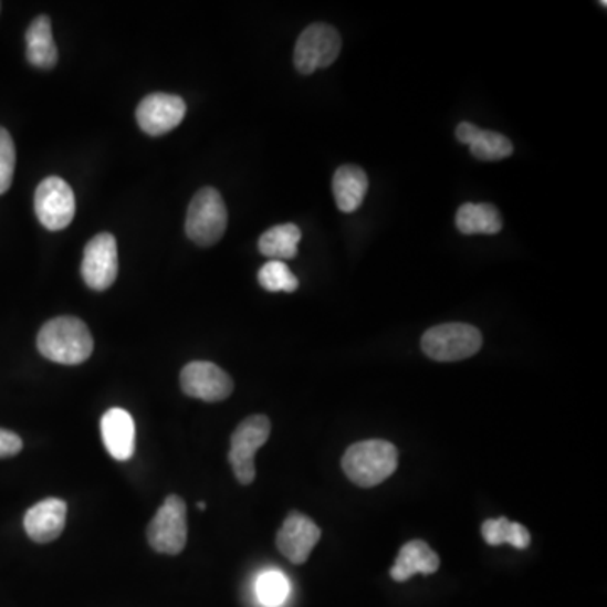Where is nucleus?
<instances>
[{
    "mask_svg": "<svg viewBox=\"0 0 607 607\" xmlns=\"http://www.w3.org/2000/svg\"><path fill=\"white\" fill-rule=\"evenodd\" d=\"M38 349L50 362L82 365L92 356L93 336L79 317H54L41 327Z\"/></svg>",
    "mask_w": 607,
    "mask_h": 607,
    "instance_id": "obj_1",
    "label": "nucleus"
},
{
    "mask_svg": "<svg viewBox=\"0 0 607 607\" xmlns=\"http://www.w3.org/2000/svg\"><path fill=\"white\" fill-rule=\"evenodd\" d=\"M342 465L356 486H378L397 471L398 451L391 442L381 439L356 442L343 456Z\"/></svg>",
    "mask_w": 607,
    "mask_h": 607,
    "instance_id": "obj_2",
    "label": "nucleus"
},
{
    "mask_svg": "<svg viewBox=\"0 0 607 607\" xmlns=\"http://www.w3.org/2000/svg\"><path fill=\"white\" fill-rule=\"evenodd\" d=\"M422 352L433 362L451 363L471 358L483 346L480 329L464 323L430 327L422 336Z\"/></svg>",
    "mask_w": 607,
    "mask_h": 607,
    "instance_id": "obj_3",
    "label": "nucleus"
},
{
    "mask_svg": "<svg viewBox=\"0 0 607 607\" xmlns=\"http://www.w3.org/2000/svg\"><path fill=\"white\" fill-rule=\"evenodd\" d=\"M228 224L223 198L214 188H202L189 202L186 234L199 247L220 242Z\"/></svg>",
    "mask_w": 607,
    "mask_h": 607,
    "instance_id": "obj_4",
    "label": "nucleus"
},
{
    "mask_svg": "<svg viewBox=\"0 0 607 607\" xmlns=\"http://www.w3.org/2000/svg\"><path fill=\"white\" fill-rule=\"evenodd\" d=\"M270 423L269 417L250 416L231 433V449L228 454L231 469L240 484H252L257 477L255 454L260 448L269 441Z\"/></svg>",
    "mask_w": 607,
    "mask_h": 607,
    "instance_id": "obj_5",
    "label": "nucleus"
},
{
    "mask_svg": "<svg viewBox=\"0 0 607 607\" xmlns=\"http://www.w3.org/2000/svg\"><path fill=\"white\" fill-rule=\"evenodd\" d=\"M343 41L333 25L316 22L302 31L295 43L294 64L301 75L331 66L342 53Z\"/></svg>",
    "mask_w": 607,
    "mask_h": 607,
    "instance_id": "obj_6",
    "label": "nucleus"
},
{
    "mask_svg": "<svg viewBox=\"0 0 607 607\" xmlns=\"http://www.w3.org/2000/svg\"><path fill=\"white\" fill-rule=\"evenodd\" d=\"M150 547L159 554L178 555L185 551L188 542V519L186 503L171 494L164 501L159 512L150 520L147 528Z\"/></svg>",
    "mask_w": 607,
    "mask_h": 607,
    "instance_id": "obj_7",
    "label": "nucleus"
},
{
    "mask_svg": "<svg viewBox=\"0 0 607 607\" xmlns=\"http://www.w3.org/2000/svg\"><path fill=\"white\" fill-rule=\"evenodd\" d=\"M34 210L44 228L50 231L64 230L75 218V192L64 179L51 176L38 186Z\"/></svg>",
    "mask_w": 607,
    "mask_h": 607,
    "instance_id": "obj_8",
    "label": "nucleus"
},
{
    "mask_svg": "<svg viewBox=\"0 0 607 607\" xmlns=\"http://www.w3.org/2000/svg\"><path fill=\"white\" fill-rule=\"evenodd\" d=\"M82 275L93 291H107L118 275L117 240L114 234L100 233L90 240L83 252Z\"/></svg>",
    "mask_w": 607,
    "mask_h": 607,
    "instance_id": "obj_9",
    "label": "nucleus"
},
{
    "mask_svg": "<svg viewBox=\"0 0 607 607\" xmlns=\"http://www.w3.org/2000/svg\"><path fill=\"white\" fill-rule=\"evenodd\" d=\"M181 388L188 397L221 401L233 394V380L214 363L192 362L182 368Z\"/></svg>",
    "mask_w": 607,
    "mask_h": 607,
    "instance_id": "obj_10",
    "label": "nucleus"
},
{
    "mask_svg": "<svg viewBox=\"0 0 607 607\" xmlns=\"http://www.w3.org/2000/svg\"><path fill=\"white\" fill-rule=\"evenodd\" d=\"M185 115V100L169 93H153L146 96L137 107V122L140 128L154 137L178 127Z\"/></svg>",
    "mask_w": 607,
    "mask_h": 607,
    "instance_id": "obj_11",
    "label": "nucleus"
},
{
    "mask_svg": "<svg viewBox=\"0 0 607 607\" xmlns=\"http://www.w3.org/2000/svg\"><path fill=\"white\" fill-rule=\"evenodd\" d=\"M321 540V528L302 513H291L278 533V548L292 564H304Z\"/></svg>",
    "mask_w": 607,
    "mask_h": 607,
    "instance_id": "obj_12",
    "label": "nucleus"
},
{
    "mask_svg": "<svg viewBox=\"0 0 607 607\" xmlns=\"http://www.w3.org/2000/svg\"><path fill=\"white\" fill-rule=\"evenodd\" d=\"M66 513L67 504L60 498L40 501L25 513V533L36 544H50L63 533Z\"/></svg>",
    "mask_w": 607,
    "mask_h": 607,
    "instance_id": "obj_13",
    "label": "nucleus"
},
{
    "mask_svg": "<svg viewBox=\"0 0 607 607\" xmlns=\"http://www.w3.org/2000/svg\"><path fill=\"white\" fill-rule=\"evenodd\" d=\"M456 137L459 143L469 146L472 156L486 163L503 160L513 154L512 140L500 132L483 130L477 125L462 122L456 128Z\"/></svg>",
    "mask_w": 607,
    "mask_h": 607,
    "instance_id": "obj_14",
    "label": "nucleus"
},
{
    "mask_svg": "<svg viewBox=\"0 0 607 607\" xmlns=\"http://www.w3.org/2000/svg\"><path fill=\"white\" fill-rule=\"evenodd\" d=\"M102 437L115 461H128L135 452V423L124 409H111L102 417Z\"/></svg>",
    "mask_w": 607,
    "mask_h": 607,
    "instance_id": "obj_15",
    "label": "nucleus"
},
{
    "mask_svg": "<svg viewBox=\"0 0 607 607\" xmlns=\"http://www.w3.org/2000/svg\"><path fill=\"white\" fill-rule=\"evenodd\" d=\"M441 567V558L422 540H412L398 552L390 576L395 583H405L416 574L430 576Z\"/></svg>",
    "mask_w": 607,
    "mask_h": 607,
    "instance_id": "obj_16",
    "label": "nucleus"
},
{
    "mask_svg": "<svg viewBox=\"0 0 607 607\" xmlns=\"http://www.w3.org/2000/svg\"><path fill=\"white\" fill-rule=\"evenodd\" d=\"M368 176L358 166H342L334 172L333 192L337 208L343 213H353L362 207L368 192Z\"/></svg>",
    "mask_w": 607,
    "mask_h": 607,
    "instance_id": "obj_17",
    "label": "nucleus"
},
{
    "mask_svg": "<svg viewBox=\"0 0 607 607\" xmlns=\"http://www.w3.org/2000/svg\"><path fill=\"white\" fill-rule=\"evenodd\" d=\"M25 54L32 66L51 70L57 63V48L54 44L53 28L48 15L34 19L25 32Z\"/></svg>",
    "mask_w": 607,
    "mask_h": 607,
    "instance_id": "obj_18",
    "label": "nucleus"
},
{
    "mask_svg": "<svg viewBox=\"0 0 607 607\" xmlns=\"http://www.w3.org/2000/svg\"><path fill=\"white\" fill-rule=\"evenodd\" d=\"M456 227L462 234H496L503 230V218L493 205L465 202L456 214Z\"/></svg>",
    "mask_w": 607,
    "mask_h": 607,
    "instance_id": "obj_19",
    "label": "nucleus"
},
{
    "mask_svg": "<svg viewBox=\"0 0 607 607\" xmlns=\"http://www.w3.org/2000/svg\"><path fill=\"white\" fill-rule=\"evenodd\" d=\"M301 237V228L297 224L285 223L272 227L260 237V253L266 259L279 260V262L294 259L297 255Z\"/></svg>",
    "mask_w": 607,
    "mask_h": 607,
    "instance_id": "obj_20",
    "label": "nucleus"
},
{
    "mask_svg": "<svg viewBox=\"0 0 607 607\" xmlns=\"http://www.w3.org/2000/svg\"><path fill=\"white\" fill-rule=\"evenodd\" d=\"M481 533H483L484 542L488 545H493V547L510 544L515 548H520V551H525V548H528L530 542H532L528 530L522 523L510 522L504 516L486 520L483 523Z\"/></svg>",
    "mask_w": 607,
    "mask_h": 607,
    "instance_id": "obj_21",
    "label": "nucleus"
},
{
    "mask_svg": "<svg viewBox=\"0 0 607 607\" xmlns=\"http://www.w3.org/2000/svg\"><path fill=\"white\" fill-rule=\"evenodd\" d=\"M259 284L269 292H295L299 287L297 278L292 274L287 263L269 260L259 270Z\"/></svg>",
    "mask_w": 607,
    "mask_h": 607,
    "instance_id": "obj_22",
    "label": "nucleus"
},
{
    "mask_svg": "<svg viewBox=\"0 0 607 607\" xmlns=\"http://www.w3.org/2000/svg\"><path fill=\"white\" fill-rule=\"evenodd\" d=\"M291 593L287 577L279 571H269L257 580V596L266 607H279L285 603Z\"/></svg>",
    "mask_w": 607,
    "mask_h": 607,
    "instance_id": "obj_23",
    "label": "nucleus"
},
{
    "mask_svg": "<svg viewBox=\"0 0 607 607\" xmlns=\"http://www.w3.org/2000/svg\"><path fill=\"white\" fill-rule=\"evenodd\" d=\"M15 169V146L11 134L0 127V195L9 191Z\"/></svg>",
    "mask_w": 607,
    "mask_h": 607,
    "instance_id": "obj_24",
    "label": "nucleus"
},
{
    "mask_svg": "<svg viewBox=\"0 0 607 607\" xmlns=\"http://www.w3.org/2000/svg\"><path fill=\"white\" fill-rule=\"evenodd\" d=\"M22 451V439L11 430L0 429V459L14 458Z\"/></svg>",
    "mask_w": 607,
    "mask_h": 607,
    "instance_id": "obj_25",
    "label": "nucleus"
},
{
    "mask_svg": "<svg viewBox=\"0 0 607 607\" xmlns=\"http://www.w3.org/2000/svg\"><path fill=\"white\" fill-rule=\"evenodd\" d=\"M198 510L199 512H205V510H207V503H205V501H199Z\"/></svg>",
    "mask_w": 607,
    "mask_h": 607,
    "instance_id": "obj_26",
    "label": "nucleus"
}]
</instances>
